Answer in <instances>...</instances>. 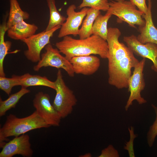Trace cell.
I'll return each mask as SVG.
<instances>
[{
    "label": "cell",
    "instance_id": "1",
    "mask_svg": "<svg viewBox=\"0 0 157 157\" xmlns=\"http://www.w3.org/2000/svg\"><path fill=\"white\" fill-rule=\"evenodd\" d=\"M119 29L108 28L106 41L108 47V83L118 89L127 88L131 75V69L138 63L133 51L119 39Z\"/></svg>",
    "mask_w": 157,
    "mask_h": 157
},
{
    "label": "cell",
    "instance_id": "2",
    "mask_svg": "<svg viewBox=\"0 0 157 157\" xmlns=\"http://www.w3.org/2000/svg\"><path fill=\"white\" fill-rule=\"evenodd\" d=\"M56 46L69 60L75 56L98 55L102 58H108V43L100 37L92 35L87 38L75 39L67 35L57 42Z\"/></svg>",
    "mask_w": 157,
    "mask_h": 157
},
{
    "label": "cell",
    "instance_id": "3",
    "mask_svg": "<svg viewBox=\"0 0 157 157\" xmlns=\"http://www.w3.org/2000/svg\"><path fill=\"white\" fill-rule=\"evenodd\" d=\"M50 126L35 111L23 118H19L10 114L7 116L5 122L0 129V148L5 144V141L10 137L19 136L31 131Z\"/></svg>",
    "mask_w": 157,
    "mask_h": 157
},
{
    "label": "cell",
    "instance_id": "4",
    "mask_svg": "<svg viewBox=\"0 0 157 157\" xmlns=\"http://www.w3.org/2000/svg\"><path fill=\"white\" fill-rule=\"evenodd\" d=\"M54 82L56 93L52 105L61 118H64L72 113L77 99L73 91L66 85L60 69Z\"/></svg>",
    "mask_w": 157,
    "mask_h": 157
},
{
    "label": "cell",
    "instance_id": "5",
    "mask_svg": "<svg viewBox=\"0 0 157 157\" xmlns=\"http://www.w3.org/2000/svg\"><path fill=\"white\" fill-rule=\"evenodd\" d=\"M109 4L106 13L116 16L118 22H124L134 28L135 25L141 26L145 25V22L142 16L144 13L130 1L115 0L109 2Z\"/></svg>",
    "mask_w": 157,
    "mask_h": 157
},
{
    "label": "cell",
    "instance_id": "6",
    "mask_svg": "<svg viewBox=\"0 0 157 157\" xmlns=\"http://www.w3.org/2000/svg\"><path fill=\"white\" fill-rule=\"evenodd\" d=\"M45 51L42 53L40 60L33 67V69L38 71L43 67H53L64 70L71 77L74 76L72 65L70 61L63 56L57 48H54L50 43L44 47Z\"/></svg>",
    "mask_w": 157,
    "mask_h": 157
},
{
    "label": "cell",
    "instance_id": "7",
    "mask_svg": "<svg viewBox=\"0 0 157 157\" xmlns=\"http://www.w3.org/2000/svg\"><path fill=\"white\" fill-rule=\"evenodd\" d=\"M61 26L59 25L50 30H44L22 40V41L26 44L28 48L24 52L26 58L33 63L38 62L41 59L42 50L50 43L51 38Z\"/></svg>",
    "mask_w": 157,
    "mask_h": 157
},
{
    "label": "cell",
    "instance_id": "8",
    "mask_svg": "<svg viewBox=\"0 0 157 157\" xmlns=\"http://www.w3.org/2000/svg\"><path fill=\"white\" fill-rule=\"evenodd\" d=\"M145 61L146 58H143L134 67L133 74L129 78L128 88L130 94L125 107L126 111L132 105L134 100H136L139 104L147 102L141 95V92L145 85L143 73Z\"/></svg>",
    "mask_w": 157,
    "mask_h": 157
},
{
    "label": "cell",
    "instance_id": "9",
    "mask_svg": "<svg viewBox=\"0 0 157 157\" xmlns=\"http://www.w3.org/2000/svg\"><path fill=\"white\" fill-rule=\"evenodd\" d=\"M38 114L50 126H58L62 119L50 101L49 95L42 92H38L33 100Z\"/></svg>",
    "mask_w": 157,
    "mask_h": 157
},
{
    "label": "cell",
    "instance_id": "10",
    "mask_svg": "<svg viewBox=\"0 0 157 157\" xmlns=\"http://www.w3.org/2000/svg\"><path fill=\"white\" fill-rule=\"evenodd\" d=\"M76 6L72 4L69 6L66 12L67 16L65 22L61 26L58 37L59 38L69 35L74 36L78 35L79 27L84 17L86 16L89 9L84 7L78 12H76Z\"/></svg>",
    "mask_w": 157,
    "mask_h": 157
},
{
    "label": "cell",
    "instance_id": "11",
    "mask_svg": "<svg viewBox=\"0 0 157 157\" xmlns=\"http://www.w3.org/2000/svg\"><path fill=\"white\" fill-rule=\"evenodd\" d=\"M123 40L127 46L136 55L152 61V69L157 72V45L151 43L144 44L140 42L137 37L132 35L124 36Z\"/></svg>",
    "mask_w": 157,
    "mask_h": 157
},
{
    "label": "cell",
    "instance_id": "12",
    "mask_svg": "<svg viewBox=\"0 0 157 157\" xmlns=\"http://www.w3.org/2000/svg\"><path fill=\"white\" fill-rule=\"evenodd\" d=\"M2 148L0 157H12L16 155H20L24 157H31L33 154L30 138L27 134L15 137L6 143Z\"/></svg>",
    "mask_w": 157,
    "mask_h": 157
},
{
    "label": "cell",
    "instance_id": "13",
    "mask_svg": "<svg viewBox=\"0 0 157 157\" xmlns=\"http://www.w3.org/2000/svg\"><path fill=\"white\" fill-rule=\"evenodd\" d=\"M69 61L75 73L85 75L93 74L98 70L100 65L99 59L92 55L74 57Z\"/></svg>",
    "mask_w": 157,
    "mask_h": 157
},
{
    "label": "cell",
    "instance_id": "14",
    "mask_svg": "<svg viewBox=\"0 0 157 157\" xmlns=\"http://www.w3.org/2000/svg\"><path fill=\"white\" fill-rule=\"evenodd\" d=\"M148 4L147 12L142 16L145 21V24L139 26L140 34L137 37L138 41L143 44L151 43L157 45V28L154 26L152 19L151 0H148Z\"/></svg>",
    "mask_w": 157,
    "mask_h": 157
},
{
    "label": "cell",
    "instance_id": "15",
    "mask_svg": "<svg viewBox=\"0 0 157 157\" xmlns=\"http://www.w3.org/2000/svg\"><path fill=\"white\" fill-rule=\"evenodd\" d=\"M38 29L34 24L23 21L12 26L7 31L8 36L12 39L22 41L35 34Z\"/></svg>",
    "mask_w": 157,
    "mask_h": 157
},
{
    "label": "cell",
    "instance_id": "16",
    "mask_svg": "<svg viewBox=\"0 0 157 157\" xmlns=\"http://www.w3.org/2000/svg\"><path fill=\"white\" fill-rule=\"evenodd\" d=\"M18 81V86L27 88L32 86H42L55 90L54 82L49 80L46 76L39 75L25 74L21 76L15 75Z\"/></svg>",
    "mask_w": 157,
    "mask_h": 157
},
{
    "label": "cell",
    "instance_id": "17",
    "mask_svg": "<svg viewBox=\"0 0 157 157\" xmlns=\"http://www.w3.org/2000/svg\"><path fill=\"white\" fill-rule=\"evenodd\" d=\"M10 8L8 19L6 23L8 29L15 24L28 19L29 14L22 10L17 0H9Z\"/></svg>",
    "mask_w": 157,
    "mask_h": 157
},
{
    "label": "cell",
    "instance_id": "18",
    "mask_svg": "<svg viewBox=\"0 0 157 157\" xmlns=\"http://www.w3.org/2000/svg\"><path fill=\"white\" fill-rule=\"evenodd\" d=\"M100 10L89 8L82 26L79 29L78 35L80 39H84L92 35V28L97 16L100 14Z\"/></svg>",
    "mask_w": 157,
    "mask_h": 157
},
{
    "label": "cell",
    "instance_id": "19",
    "mask_svg": "<svg viewBox=\"0 0 157 157\" xmlns=\"http://www.w3.org/2000/svg\"><path fill=\"white\" fill-rule=\"evenodd\" d=\"M27 88L22 87L18 92L10 95L6 99L3 100L0 98V116H4L7 112L11 109L15 107L20 99L25 94L30 92Z\"/></svg>",
    "mask_w": 157,
    "mask_h": 157
},
{
    "label": "cell",
    "instance_id": "20",
    "mask_svg": "<svg viewBox=\"0 0 157 157\" xmlns=\"http://www.w3.org/2000/svg\"><path fill=\"white\" fill-rule=\"evenodd\" d=\"M6 23L4 21L0 26V76H6L3 68L4 60L12 45L10 41H5L4 39L5 33L8 30Z\"/></svg>",
    "mask_w": 157,
    "mask_h": 157
},
{
    "label": "cell",
    "instance_id": "21",
    "mask_svg": "<svg viewBox=\"0 0 157 157\" xmlns=\"http://www.w3.org/2000/svg\"><path fill=\"white\" fill-rule=\"evenodd\" d=\"M49 11V19L45 30H50L58 26H61L65 22L66 18L58 11L56 6L55 0H47Z\"/></svg>",
    "mask_w": 157,
    "mask_h": 157
},
{
    "label": "cell",
    "instance_id": "22",
    "mask_svg": "<svg viewBox=\"0 0 157 157\" xmlns=\"http://www.w3.org/2000/svg\"><path fill=\"white\" fill-rule=\"evenodd\" d=\"M111 15L106 13L104 15H99L96 18L92 28V35L99 36L106 41L108 28L107 23Z\"/></svg>",
    "mask_w": 157,
    "mask_h": 157
},
{
    "label": "cell",
    "instance_id": "23",
    "mask_svg": "<svg viewBox=\"0 0 157 157\" xmlns=\"http://www.w3.org/2000/svg\"><path fill=\"white\" fill-rule=\"evenodd\" d=\"M111 0H82L78 7L79 9L84 7L90 8L99 10L107 11L109 7V1Z\"/></svg>",
    "mask_w": 157,
    "mask_h": 157
},
{
    "label": "cell",
    "instance_id": "24",
    "mask_svg": "<svg viewBox=\"0 0 157 157\" xmlns=\"http://www.w3.org/2000/svg\"><path fill=\"white\" fill-rule=\"evenodd\" d=\"M18 85L15 75L10 78L0 76V88L8 95H10L12 88Z\"/></svg>",
    "mask_w": 157,
    "mask_h": 157
},
{
    "label": "cell",
    "instance_id": "25",
    "mask_svg": "<svg viewBox=\"0 0 157 157\" xmlns=\"http://www.w3.org/2000/svg\"><path fill=\"white\" fill-rule=\"evenodd\" d=\"M151 106L155 113L156 118L153 124L150 126L147 134V142L149 147L153 146L157 136V107L153 104H151Z\"/></svg>",
    "mask_w": 157,
    "mask_h": 157
},
{
    "label": "cell",
    "instance_id": "26",
    "mask_svg": "<svg viewBox=\"0 0 157 157\" xmlns=\"http://www.w3.org/2000/svg\"><path fill=\"white\" fill-rule=\"evenodd\" d=\"M130 134V139L129 141L126 142L124 149L128 151L130 157H135L134 151L133 148V142L135 139L137 137V135L134 133V128L131 126L128 128Z\"/></svg>",
    "mask_w": 157,
    "mask_h": 157
},
{
    "label": "cell",
    "instance_id": "27",
    "mask_svg": "<svg viewBox=\"0 0 157 157\" xmlns=\"http://www.w3.org/2000/svg\"><path fill=\"white\" fill-rule=\"evenodd\" d=\"M98 157H119L118 151L113 145L109 144L107 147L102 149Z\"/></svg>",
    "mask_w": 157,
    "mask_h": 157
},
{
    "label": "cell",
    "instance_id": "28",
    "mask_svg": "<svg viewBox=\"0 0 157 157\" xmlns=\"http://www.w3.org/2000/svg\"><path fill=\"white\" fill-rule=\"evenodd\" d=\"M133 5L137 7L138 10L142 12L144 14L147 13L148 8L147 5L145 0H130Z\"/></svg>",
    "mask_w": 157,
    "mask_h": 157
},
{
    "label": "cell",
    "instance_id": "29",
    "mask_svg": "<svg viewBox=\"0 0 157 157\" xmlns=\"http://www.w3.org/2000/svg\"><path fill=\"white\" fill-rule=\"evenodd\" d=\"M91 154L90 153H86L80 156V157H91Z\"/></svg>",
    "mask_w": 157,
    "mask_h": 157
}]
</instances>
